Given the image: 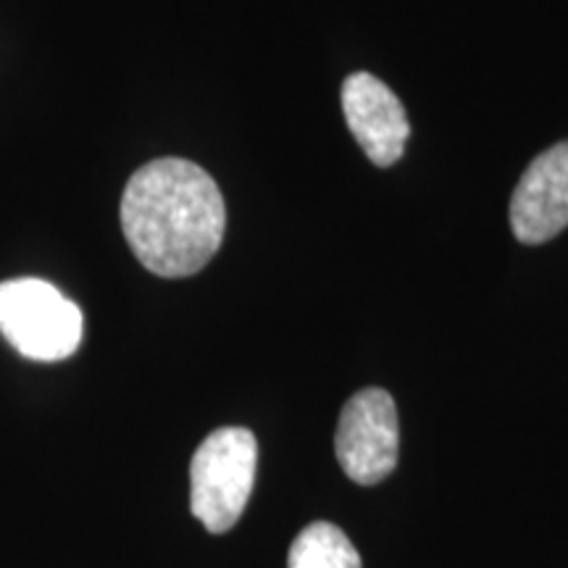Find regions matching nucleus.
I'll list each match as a JSON object with an SVG mask.
<instances>
[{"label":"nucleus","mask_w":568,"mask_h":568,"mask_svg":"<svg viewBox=\"0 0 568 568\" xmlns=\"http://www.w3.org/2000/svg\"><path fill=\"white\" fill-rule=\"evenodd\" d=\"M568 226V140L539 153L510 197V230L524 245L548 243Z\"/></svg>","instance_id":"nucleus-5"},{"label":"nucleus","mask_w":568,"mask_h":568,"mask_svg":"<svg viewBox=\"0 0 568 568\" xmlns=\"http://www.w3.org/2000/svg\"><path fill=\"white\" fill-rule=\"evenodd\" d=\"M226 209L209 172L184 159H155L132 174L122 195V232L148 272L180 280L216 255Z\"/></svg>","instance_id":"nucleus-1"},{"label":"nucleus","mask_w":568,"mask_h":568,"mask_svg":"<svg viewBox=\"0 0 568 568\" xmlns=\"http://www.w3.org/2000/svg\"><path fill=\"white\" fill-rule=\"evenodd\" d=\"M258 443L245 426L211 432L190 464V508L211 535H224L240 521L251 500Z\"/></svg>","instance_id":"nucleus-3"},{"label":"nucleus","mask_w":568,"mask_h":568,"mask_svg":"<svg viewBox=\"0 0 568 568\" xmlns=\"http://www.w3.org/2000/svg\"><path fill=\"white\" fill-rule=\"evenodd\" d=\"M343 111L353 138L376 166H393L406 151L410 124L400 98L376 77L358 71L343 84Z\"/></svg>","instance_id":"nucleus-6"},{"label":"nucleus","mask_w":568,"mask_h":568,"mask_svg":"<svg viewBox=\"0 0 568 568\" xmlns=\"http://www.w3.org/2000/svg\"><path fill=\"white\" fill-rule=\"evenodd\" d=\"M287 568H361V556L343 529L314 521L290 545Z\"/></svg>","instance_id":"nucleus-7"},{"label":"nucleus","mask_w":568,"mask_h":568,"mask_svg":"<svg viewBox=\"0 0 568 568\" xmlns=\"http://www.w3.org/2000/svg\"><path fill=\"white\" fill-rule=\"evenodd\" d=\"M400 426L395 400L379 387L355 393L339 414L335 453L343 471L358 485H379L397 466Z\"/></svg>","instance_id":"nucleus-4"},{"label":"nucleus","mask_w":568,"mask_h":568,"mask_svg":"<svg viewBox=\"0 0 568 568\" xmlns=\"http://www.w3.org/2000/svg\"><path fill=\"white\" fill-rule=\"evenodd\" d=\"M0 335L24 358L53 364L82 345L84 316L51 282L19 276L0 282Z\"/></svg>","instance_id":"nucleus-2"}]
</instances>
